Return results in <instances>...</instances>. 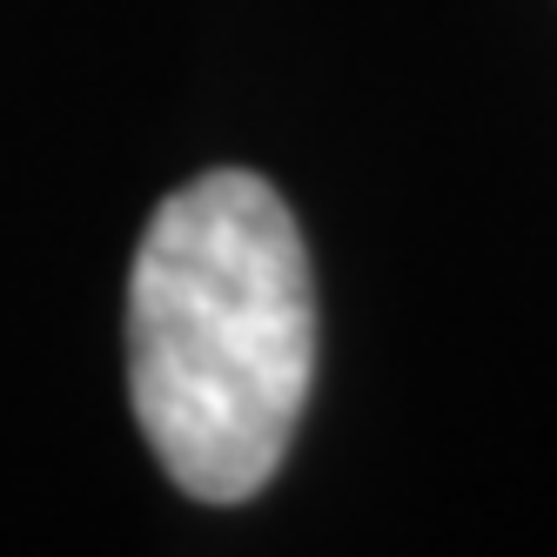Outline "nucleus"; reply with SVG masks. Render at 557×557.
<instances>
[{
	"mask_svg": "<svg viewBox=\"0 0 557 557\" xmlns=\"http://www.w3.org/2000/svg\"><path fill=\"white\" fill-rule=\"evenodd\" d=\"M315 370V289L289 202L215 169L154 209L128 283V389L162 470L202 504L256 497Z\"/></svg>",
	"mask_w": 557,
	"mask_h": 557,
	"instance_id": "f257e3e1",
	"label": "nucleus"
}]
</instances>
